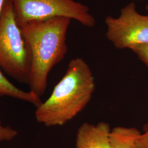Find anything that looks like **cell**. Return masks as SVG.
I'll return each instance as SVG.
<instances>
[{"mask_svg": "<svg viewBox=\"0 0 148 148\" xmlns=\"http://www.w3.org/2000/svg\"><path fill=\"white\" fill-rule=\"evenodd\" d=\"M71 19L56 16L19 27L31 57L28 84L30 91L39 97L46 90L51 70L67 53L66 37Z\"/></svg>", "mask_w": 148, "mask_h": 148, "instance_id": "1", "label": "cell"}, {"mask_svg": "<svg viewBox=\"0 0 148 148\" xmlns=\"http://www.w3.org/2000/svg\"><path fill=\"white\" fill-rule=\"evenodd\" d=\"M95 90V77L88 65L81 58L72 59L51 95L36 108L37 121L47 127L63 126L85 109Z\"/></svg>", "mask_w": 148, "mask_h": 148, "instance_id": "2", "label": "cell"}, {"mask_svg": "<svg viewBox=\"0 0 148 148\" xmlns=\"http://www.w3.org/2000/svg\"><path fill=\"white\" fill-rule=\"evenodd\" d=\"M30 64V53L16 21L12 0H6L0 14V68L28 84Z\"/></svg>", "mask_w": 148, "mask_h": 148, "instance_id": "3", "label": "cell"}, {"mask_svg": "<svg viewBox=\"0 0 148 148\" xmlns=\"http://www.w3.org/2000/svg\"><path fill=\"white\" fill-rule=\"evenodd\" d=\"M19 25L56 16L73 19L82 25L95 27V19L87 5L75 0H12Z\"/></svg>", "mask_w": 148, "mask_h": 148, "instance_id": "4", "label": "cell"}, {"mask_svg": "<svg viewBox=\"0 0 148 148\" xmlns=\"http://www.w3.org/2000/svg\"><path fill=\"white\" fill-rule=\"evenodd\" d=\"M106 36L119 49H130L148 43V15L139 14L134 2L121 10L117 18L108 16Z\"/></svg>", "mask_w": 148, "mask_h": 148, "instance_id": "5", "label": "cell"}, {"mask_svg": "<svg viewBox=\"0 0 148 148\" xmlns=\"http://www.w3.org/2000/svg\"><path fill=\"white\" fill-rule=\"evenodd\" d=\"M111 129L108 123L95 125L84 123L79 128L76 139V148H110Z\"/></svg>", "mask_w": 148, "mask_h": 148, "instance_id": "6", "label": "cell"}, {"mask_svg": "<svg viewBox=\"0 0 148 148\" xmlns=\"http://www.w3.org/2000/svg\"><path fill=\"white\" fill-rule=\"evenodd\" d=\"M140 133L133 127H115L110 133V148H137L136 141Z\"/></svg>", "mask_w": 148, "mask_h": 148, "instance_id": "7", "label": "cell"}, {"mask_svg": "<svg viewBox=\"0 0 148 148\" xmlns=\"http://www.w3.org/2000/svg\"><path fill=\"white\" fill-rule=\"evenodd\" d=\"M0 95L8 96L31 103L35 106H40L42 102L40 97L32 91H24L16 87L7 79L0 69Z\"/></svg>", "mask_w": 148, "mask_h": 148, "instance_id": "8", "label": "cell"}, {"mask_svg": "<svg viewBox=\"0 0 148 148\" xmlns=\"http://www.w3.org/2000/svg\"><path fill=\"white\" fill-rule=\"evenodd\" d=\"M17 131L10 126H3L0 121V142L10 141L16 137Z\"/></svg>", "mask_w": 148, "mask_h": 148, "instance_id": "9", "label": "cell"}, {"mask_svg": "<svg viewBox=\"0 0 148 148\" xmlns=\"http://www.w3.org/2000/svg\"><path fill=\"white\" fill-rule=\"evenodd\" d=\"M132 51L148 66V43L134 48Z\"/></svg>", "mask_w": 148, "mask_h": 148, "instance_id": "10", "label": "cell"}, {"mask_svg": "<svg viewBox=\"0 0 148 148\" xmlns=\"http://www.w3.org/2000/svg\"><path fill=\"white\" fill-rule=\"evenodd\" d=\"M136 143L137 148H148V125L145 128L144 132L138 136Z\"/></svg>", "mask_w": 148, "mask_h": 148, "instance_id": "11", "label": "cell"}, {"mask_svg": "<svg viewBox=\"0 0 148 148\" xmlns=\"http://www.w3.org/2000/svg\"><path fill=\"white\" fill-rule=\"evenodd\" d=\"M5 1H6V0H0V14L3 10L4 5L5 4Z\"/></svg>", "mask_w": 148, "mask_h": 148, "instance_id": "12", "label": "cell"}, {"mask_svg": "<svg viewBox=\"0 0 148 148\" xmlns=\"http://www.w3.org/2000/svg\"><path fill=\"white\" fill-rule=\"evenodd\" d=\"M145 8H146V10H147V12H148V5H147L146 6H145Z\"/></svg>", "mask_w": 148, "mask_h": 148, "instance_id": "13", "label": "cell"}, {"mask_svg": "<svg viewBox=\"0 0 148 148\" xmlns=\"http://www.w3.org/2000/svg\"><path fill=\"white\" fill-rule=\"evenodd\" d=\"M136 1H141V0H136Z\"/></svg>", "mask_w": 148, "mask_h": 148, "instance_id": "14", "label": "cell"}]
</instances>
